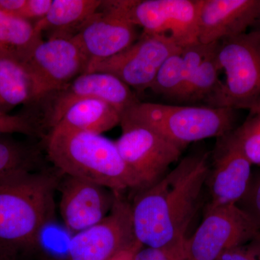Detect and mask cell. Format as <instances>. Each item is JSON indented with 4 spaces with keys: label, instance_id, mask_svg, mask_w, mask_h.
Returning <instances> with one entry per match:
<instances>
[{
    "label": "cell",
    "instance_id": "obj_1",
    "mask_svg": "<svg viewBox=\"0 0 260 260\" xmlns=\"http://www.w3.org/2000/svg\"><path fill=\"white\" fill-rule=\"evenodd\" d=\"M209 154H191L132 203L137 240L145 247L186 246V232L199 208L210 172Z\"/></svg>",
    "mask_w": 260,
    "mask_h": 260
},
{
    "label": "cell",
    "instance_id": "obj_2",
    "mask_svg": "<svg viewBox=\"0 0 260 260\" xmlns=\"http://www.w3.org/2000/svg\"><path fill=\"white\" fill-rule=\"evenodd\" d=\"M61 176L55 169L0 179V248L19 252L39 244L54 218V194Z\"/></svg>",
    "mask_w": 260,
    "mask_h": 260
},
{
    "label": "cell",
    "instance_id": "obj_3",
    "mask_svg": "<svg viewBox=\"0 0 260 260\" xmlns=\"http://www.w3.org/2000/svg\"><path fill=\"white\" fill-rule=\"evenodd\" d=\"M46 150L54 168L64 175L92 181L121 194L141 189L115 142L102 135L54 126L46 137Z\"/></svg>",
    "mask_w": 260,
    "mask_h": 260
},
{
    "label": "cell",
    "instance_id": "obj_4",
    "mask_svg": "<svg viewBox=\"0 0 260 260\" xmlns=\"http://www.w3.org/2000/svg\"><path fill=\"white\" fill-rule=\"evenodd\" d=\"M234 111L227 107L139 102L123 113L121 119L148 126L184 148L193 142L230 133L235 121Z\"/></svg>",
    "mask_w": 260,
    "mask_h": 260
},
{
    "label": "cell",
    "instance_id": "obj_5",
    "mask_svg": "<svg viewBox=\"0 0 260 260\" xmlns=\"http://www.w3.org/2000/svg\"><path fill=\"white\" fill-rule=\"evenodd\" d=\"M201 0H107L102 7L114 12L141 34L162 36L184 48L198 41Z\"/></svg>",
    "mask_w": 260,
    "mask_h": 260
},
{
    "label": "cell",
    "instance_id": "obj_6",
    "mask_svg": "<svg viewBox=\"0 0 260 260\" xmlns=\"http://www.w3.org/2000/svg\"><path fill=\"white\" fill-rule=\"evenodd\" d=\"M217 58L225 75L218 107L249 111L260 106V32L254 29L218 43Z\"/></svg>",
    "mask_w": 260,
    "mask_h": 260
},
{
    "label": "cell",
    "instance_id": "obj_7",
    "mask_svg": "<svg viewBox=\"0 0 260 260\" xmlns=\"http://www.w3.org/2000/svg\"><path fill=\"white\" fill-rule=\"evenodd\" d=\"M88 58L73 39L43 41L23 65L32 84V104L54 95L86 73Z\"/></svg>",
    "mask_w": 260,
    "mask_h": 260
},
{
    "label": "cell",
    "instance_id": "obj_8",
    "mask_svg": "<svg viewBox=\"0 0 260 260\" xmlns=\"http://www.w3.org/2000/svg\"><path fill=\"white\" fill-rule=\"evenodd\" d=\"M121 135L115 141L121 156L141 184H155L181 156L182 147L148 126L121 119Z\"/></svg>",
    "mask_w": 260,
    "mask_h": 260
},
{
    "label": "cell",
    "instance_id": "obj_9",
    "mask_svg": "<svg viewBox=\"0 0 260 260\" xmlns=\"http://www.w3.org/2000/svg\"><path fill=\"white\" fill-rule=\"evenodd\" d=\"M137 241L131 203L117 193L105 218L71 237L65 260H110Z\"/></svg>",
    "mask_w": 260,
    "mask_h": 260
},
{
    "label": "cell",
    "instance_id": "obj_10",
    "mask_svg": "<svg viewBox=\"0 0 260 260\" xmlns=\"http://www.w3.org/2000/svg\"><path fill=\"white\" fill-rule=\"evenodd\" d=\"M182 50L162 36L140 34L139 39L119 54L88 65L86 73L102 72L119 78L138 91L150 89L164 61Z\"/></svg>",
    "mask_w": 260,
    "mask_h": 260
},
{
    "label": "cell",
    "instance_id": "obj_11",
    "mask_svg": "<svg viewBox=\"0 0 260 260\" xmlns=\"http://www.w3.org/2000/svg\"><path fill=\"white\" fill-rule=\"evenodd\" d=\"M259 232L253 219L237 205L207 210L203 222L188 238L187 260H218L225 251Z\"/></svg>",
    "mask_w": 260,
    "mask_h": 260
},
{
    "label": "cell",
    "instance_id": "obj_12",
    "mask_svg": "<svg viewBox=\"0 0 260 260\" xmlns=\"http://www.w3.org/2000/svg\"><path fill=\"white\" fill-rule=\"evenodd\" d=\"M251 167L230 133L219 138L206 181L210 197L206 210L237 205L250 185Z\"/></svg>",
    "mask_w": 260,
    "mask_h": 260
},
{
    "label": "cell",
    "instance_id": "obj_13",
    "mask_svg": "<svg viewBox=\"0 0 260 260\" xmlns=\"http://www.w3.org/2000/svg\"><path fill=\"white\" fill-rule=\"evenodd\" d=\"M57 190L60 193L61 220L67 230L73 234L105 218L112 210L117 194L106 186L63 174Z\"/></svg>",
    "mask_w": 260,
    "mask_h": 260
},
{
    "label": "cell",
    "instance_id": "obj_14",
    "mask_svg": "<svg viewBox=\"0 0 260 260\" xmlns=\"http://www.w3.org/2000/svg\"><path fill=\"white\" fill-rule=\"evenodd\" d=\"M49 114L51 129L59 121L65 110L75 101L99 99L112 106L121 114L139 99L132 88L119 78L109 73L90 72L77 77L64 89L54 94Z\"/></svg>",
    "mask_w": 260,
    "mask_h": 260
},
{
    "label": "cell",
    "instance_id": "obj_15",
    "mask_svg": "<svg viewBox=\"0 0 260 260\" xmlns=\"http://www.w3.org/2000/svg\"><path fill=\"white\" fill-rule=\"evenodd\" d=\"M140 34L138 27L102 5L73 39L90 64L119 54L134 44Z\"/></svg>",
    "mask_w": 260,
    "mask_h": 260
},
{
    "label": "cell",
    "instance_id": "obj_16",
    "mask_svg": "<svg viewBox=\"0 0 260 260\" xmlns=\"http://www.w3.org/2000/svg\"><path fill=\"white\" fill-rule=\"evenodd\" d=\"M259 16L260 0H201L198 41L208 45L244 34Z\"/></svg>",
    "mask_w": 260,
    "mask_h": 260
},
{
    "label": "cell",
    "instance_id": "obj_17",
    "mask_svg": "<svg viewBox=\"0 0 260 260\" xmlns=\"http://www.w3.org/2000/svg\"><path fill=\"white\" fill-rule=\"evenodd\" d=\"M103 0H52L45 18L35 24L47 39H73L97 13Z\"/></svg>",
    "mask_w": 260,
    "mask_h": 260
},
{
    "label": "cell",
    "instance_id": "obj_18",
    "mask_svg": "<svg viewBox=\"0 0 260 260\" xmlns=\"http://www.w3.org/2000/svg\"><path fill=\"white\" fill-rule=\"evenodd\" d=\"M43 41L31 22L0 11V58L23 65Z\"/></svg>",
    "mask_w": 260,
    "mask_h": 260
},
{
    "label": "cell",
    "instance_id": "obj_19",
    "mask_svg": "<svg viewBox=\"0 0 260 260\" xmlns=\"http://www.w3.org/2000/svg\"><path fill=\"white\" fill-rule=\"evenodd\" d=\"M120 122L121 114L112 106L99 99H85L70 104L54 126L102 135Z\"/></svg>",
    "mask_w": 260,
    "mask_h": 260
},
{
    "label": "cell",
    "instance_id": "obj_20",
    "mask_svg": "<svg viewBox=\"0 0 260 260\" xmlns=\"http://www.w3.org/2000/svg\"><path fill=\"white\" fill-rule=\"evenodd\" d=\"M218 43L210 44L209 50L179 102H203L209 107H218L223 91V83L219 78L221 70L217 58Z\"/></svg>",
    "mask_w": 260,
    "mask_h": 260
},
{
    "label": "cell",
    "instance_id": "obj_21",
    "mask_svg": "<svg viewBox=\"0 0 260 260\" xmlns=\"http://www.w3.org/2000/svg\"><path fill=\"white\" fill-rule=\"evenodd\" d=\"M32 104V84L23 65L0 58V112Z\"/></svg>",
    "mask_w": 260,
    "mask_h": 260
},
{
    "label": "cell",
    "instance_id": "obj_22",
    "mask_svg": "<svg viewBox=\"0 0 260 260\" xmlns=\"http://www.w3.org/2000/svg\"><path fill=\"white\" fill-rule=\"evenodd\" d=\"M10 135H0V179L16 172L36 171L39 162L35 146Z\"/></svg>",
    "mask_w": 260,
    "mask_h": 260
},
{
    "label": "cell",
    "instance_id": "obj_23",
    "mask_svg": "<svg viewBox=\"0 0 260 260\" xmlns=\"http://www.w3.org/2000/svg\"><path fill=\"white\" fill-rule=\"evenodd\" d=\"M181 51L174 53L164 61L150 88L155 93L178 102L184 88V61Z\"/></svg>",
    "mask_w": 260,
    "mask_h": 260
},
{
    "label": "cell",
    "instance_id": "obj_24",
    "mask_svg": "<svg viewBox=\"0 0 260 260\" xmlns=\"http://www.w3.org/2000/svg\"><path fill=\"white\" fill-rule=\"evenodd\" d=\"M250 113L244 124L230 135L251 165L260 166V113Z\"/></svg>",
    "mask_w": 260,
    "mask_h": 260
},
{
    "label": "cell",
    "instance_id": "obj_25",
    "mask_svg": "<svg viewBox=\"0 0 260 260\" xmlns=\"http://www.w3.org/2000/svg\"><path fill=\"white\" fill-rule=\"evenodd\" d=\"M21 134L37 136V123L28 114L16 115L0 112V135Z\"/></svg>",
    "mask_w": 260,
    "mask_h": 260
},
{
    "label": "cell",
    "instance_id": "obj_26",
    "mask_svg": "<svg viewBox=\"0 0 260 260\" xmlns=\"http://www.w3.org/2000/svg\"><path fill=\"white\" fill-rule=\"evenodd\" d=\"M218 260H260V232L246 242L225 251Z\"/></svg>",
    "mask_w": 260,
    "mask_h": 260
},
{
    "label": "cell",
    "instance_id": "obj_27",
    "mask_svg": "<svg viewBox=\"0 0 260 260\" xmlns=\"http://www.w3.org/2000/svg\"><path fill=\"white\" fill-rule=\"evenodd\" d=\"M133 260H187L186 247L158 249L143 246L137 251Z\"/></svg>",
    "mask_w": 260,
    "mask_h": 260
},
{
    "label": "cell",
    "instance_id": "obj_28",
    "mask_svg": "<svg viewBox=\"0 0 260 260\" xmlns=\"http://www.w3.org/2000/svg\"><path fill=\"white\" fill-rule=\"evenodd\" d=\"M237 205L253 219L260 231V177L250 183L245 195Z\"/></svg>",
    "mask_w": 260,
    "mask_h": 260
},
{
    "label": "cell",
    "instance_id": "obj_29",
    "mask_svg": "<svg viewBox=\"0 0 260 260\" xmlns=\"http://www.w3.org/2000/svg\"><path fill=\"white\" fill-rule=\"evenodd\" d=\"M51 3L52 0H26L17 16L35 25L45 18L50 9Z\"/></svg>",
    "mask_w": 260,
    "mask_h": 260
},
{
    "label": "cell",
    "instance_id": "obj_30",
    "mask_svg": "<svg viewBox=\"0 0 260 260\" xmlns=\"http://www.w3.org/2000/svg\"><path fill=\"white\" fill-rule=\"evenodd\" d=\"M142 247H143V245L138 241H137L133 245L121 251L110 260H133L137 251L140 250Z\"/></svg>",
    "mask_w": 260,
    "mask_h": 260
},
{
    "label": "cell",
    "instance_id": "obj_31",
    "mask_svg": "<svg viewBox=\"0 0 260 260\" xmlns=\"http://www.w3.org/2000/svg\"><path fill=\"white\" fill-rule=\"evenodd\" d=\"M18 252L0 248V260H18Z\"/></svg>",
    "mask_w": 260,
    "mask_h": 260
},
{
    "label": "cell",
    "instance_id": "obj_32",
    "mask_svg": "<svg viewBox=\"0 0 260 260\" xmlns=\"http://www.w3.org/2000/svg\"><path fill=\"white\" fill-rule=\"evenodd\" d=\"M254 26H255V29L259 30L260 32V16L259 19H258L257 21H256L255 25H254Z\"/></svg>",
    "mask_w": 260,
    "mask_h": 260
},
{
    "label": "cell",
    "instance_id": "obj_33",
    "mask_svg": "<svg viewBox=\"0 0 260 260\" xmlns=\"http://www.w3.org/2000/svg\"><path fill=\"white\" fill-rule=\"evenodd\" d=\"M250 112L260 113V106H258V107H256L255 108H254V109H251V110H250Z\"/></svg>",
    "mask_w": 260,
    "mask_h": 260
},
{
    "label": "cell",
    "instance_id": "obj_34",
    "mask_svg": "<svg viewBox=\"0 0 260 260\" xmlns=\"http://www.w3.org/2000/svg\"><path fill=\"white\" fill-rule=\"evenodd\" d=\"M46 260H59V259H56V258H49V259H46Z\"/></svg>",
    "mask_w": 260,
    "mask_h": 260
}]
</instances>
